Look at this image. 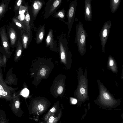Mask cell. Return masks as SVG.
Masks as SVG:
<instances>
[{
    "instance_id": "6da1fadb",
    "label": "cell",
    "mask_w": 123,
    "mask_h": 123,
    "mask_svg": "<svg viewBox=\"0 0 123 123\" xmlns=\"http://www.w3.org/2000/svg\"><path fill=\"white\" fill-rule=\"evenodd\" d=\"M87 36V31L84 29L83 24L79 21L76 26L75 43L79 51L82 56L86 51V40Z\"/></svg>"
},
{
    "instance_id": "7a4b0ae2",
    "label": "cell",
    "mask_w": 123,
    "mask_h": 123,
    "mask_svg": "<svg viewBox=\"0 0 123 123\" xmlns=\"http://www.w3.org/2000/svg\"><path fill=\"white\" fill-rule=\"evenodd\" d=\"M111 21L109 20L105 22L101 29L99 33L102 52H105V47L111 27Z\"/></svg>"
},
{
    "instance_id": "3957f363",
    "label": "cell",
    "mask_w": 123,
    "mask_h": 123,
    "mask_svg": "<svg viewBox=\"0 0 123 123\" xmlns=\"http://www.w3.org/2000/svg\"><path fill=\"white\" fill-rule=\"evenodd\" d=\"M13 90L12 87L5 83L2 78L0 77V98H4L11 101L12 98L11 92Z\"/></svg>"
},
{
    "instance_id": "277c9868",
    "label": "cell",
    "mask_w": 123,
    "mask_h": 123,
    "mask_svg": "<svg viewBox=\"0 0 123 123\" xmlns=\"http://www.w3.org/2000/svg\"><path fill=\"white\" fill-rule=\"evenodd\" d=\"M77 0L72 1L70 4L68 9L67 17L68 18V24L69 26L70 31L74 20L76 8L77 5Z\"/></svg>"
},
{
    "instance_id": "5b68a950",
    "label": "cell",
    "mask_w": 123,
    "mask_h": 123,
    "mask_svg": "<svg viewBox=\"0 0 123 123\" xmlns=\"http://www.w3.org/2000/svg\"><path fill=\"white\" fill-rule=\"evenodd\" d=\"M47 105L43 100H38L35 101L33 103L32 110L34 113L40 114L43 113L46 110Z\"/></svg>"
},
{
    "instance_id": "8992f818",
    "label": "cell",
    "mask_w": 123,
    "mask_h": 123,
    "mask_svg": "<svg viewBox=\"0 0 123 123\" xmlns=\"http://www.w3.org/2000/svg\"><path fill=\"white\" fill-rule=\"evenodd\" d=\"M92 0H85V3L84 18L86 21H91L92 17Z\"/></svg>"
},
{
    "instance_id": "52a82bcc",
    "label": "cell",
    "mask_w": 123,
    "mask_h": 123,
    "mask_svg": "<svg viewBox=\"0 0 123 123\" xmlns=\"http://www.w3.org/2000/svg\"><path fill=\"white\" fill-rule=\"evenodd\" d=\"M0 34L2 45L6 53H9V51L10 46L6 32L4 27L1 29L0 32Z\"/></svg>"
},
{
    "instance_id": "ba28073f",
    "label": "cell",
    "mask_w": 123,
    "mask_h": 123,
    "mask_svg": "<svg viewBox=\"0 0 123 123\" xmlns=\"http://www.w3.org/2000/svg\"><path fill=\"white\" fill-rule=\"evenodd\" d=\"M21 34L23 46L24 48L26 49L30 37V32L26 30H22Z\"/></svg>"
},
{
    "instance_id": "9c48e42d",
    "label": "cell",
    "mask_w": 123,
    "mask_h": 123,
    "mask_svg": "<svg viewBox=\"0 0 123 123\" xmlns=\"http://www.w3.org/2000/svg\"><path fill=\"white\" fill-rule=\"evenodd\" d=\"M45 27L44 25L39 30L36 36V40L37 44L42 41L45 33Z\"/></svg>"
},
{
    "instance_id": "30bf717a",
    "label": "cell",
    "mask_w": 123,
    "mask_h": 123,
    "mask_svg": "<svg viewBox=\"0 0 123 123\" xmlns=\"http://www.w3.org/2000/svg\"><path fill=\"white\" fill-rule=\"evenodd\" d=\"M121 2L120 0H111L110 5L111 12L115 13L117 10Z\"/></svg>"
},
{
    "instance_id": "8fae6325",
    "label": "cell",
    "mask_w": 123,
    "mask_h": 123,
    "mask_svg": "<svg viewBox=\"0 0 123 123\" xmlns=\"http://www.w3.org/2000/svg\"><path fill=\"white\" fill-rule=\"evenodd\" d=\"M42 3L38 1H35L33 5L32 13L33 16L35 17L42 6Z\"/></svg>"
},
{
    "instance_id": "7c38bea8",
    "label": "cell",
    "mask_w": 123,
    "mask_h": 123,
    "mask_svg": "<svg viewBox=\"0 0 123 123\" xmlns=\"http://www.w3.org/2000/svg\"><path fill=\"white\" fill-rule=\"evenodd\" d=\"M8 33L11 45H14L17 39V35L15 30L12 28H11L9 30Z\"/></svg>"
},
{
    "instance_id": "4fadbf2b",
    "label": "cell",
    "mask_w": 123,
    "mask_h": 123,
    "mask_svg": "<svg viewBox=\"0 0 123 123\" xmlns=\"http://www.w3.org/2000/svg\"><path fill=\"white\" fill-rule=\"evenodd\" d=\"M60 46L61 61L65 64H66L67 63L66 53L61 43H60Z\"/></svg>"
},
{
    "instance_id": "5bb4252c",
    "label": "cell",
    "mask_w": 123,
    "mask_h": 123,
    "mask_svg": "<svg viewBox=\"0 0 123 123\" xmlns=\"http://www.w3.org/2000/svg\"><path fill=\"white\" fill-rule=\"evenodd\" d=\"M61 114V112H60L57 117L55 116L54 114H52L47 121L46 123H56L60 119Z\"/></svg>"
},
{
    "instance_id": "9a60e30c",
    "label": "cell",
    "mask_w": 123,
    "mask_h": 123,
    "mask_svg": "<svg viewBox=\"0 0 123 123\" xmlns=\"http://www.w3.org/2000/svg\"><path fill=\"white\" fill-rule=\"evenodd\" d=\"M13 20L18 27L22 30H26L28 31L26 26L22 22L16 18L13 19Z\"/></svg>"
},
{
    "instance_id": "2e32d148",
    "label": "cell",
    "mask_w": 123,
    "mask_h": 123,
    "mask_svg": "<svg viewBox=\"0 0 123 123\" xmlns=\"http://www.w3.org/2000/svg\"><path fill=\"white\" fill-rule=\"evenodd\" d=\"M57 108V105H55L50 110L44 117V119L45 121H46L52 115L56 112Z\"/></svg>"
},
{
    "instance_id": "e0dca14e",
    "label": "cell",
    "mask_w": 123,
    "mask_h": 123,
    "mask_svg": "<svg viewBox=\"0 0 123 123\" xmlns=\"http://www.w3.org/2000/svg\"><path fill=\"white\" fill-rule=\"evenodd\" d=\"M53 36L52 31L50 30L47 36L46 39V43L47 46H51L53 44Z\"/></svg>"
},
{
    "instance_id": "ac0fdd59",
    "label": "cell",
    "mask_w": 123,
    "mask_h": 123,
    "mask_svg": "<svg viewBox=\"0 0 123 123\" xmlns=\"http://www.w3.org/2000/svg\"><path fill=\"white\" fill-rule=\"evenodd\" d=\"M102 93L101 94V97L103 100L104 102H106L108 104L110 103L109 102L111 103L112 100V99L108 93L106 92H104Z\"/></svg>"
},
{
    "instance_id": "d6986e66",
    "label": "cell",
    "mask_w": 123,
    "mask_h": 123,
    "mask_svg": "<svg viewBox=\"0 0 123 123\" xmlns=\"http://www.w3.org/2000/svg\"><path fill=\"white\" fill-rule=\"evenodd\" d=\"M20 102L18 98H15L12 105V109L14 111H17L19 110L20 107Z\"/></svg>"
},
{
    "instance_id": "ffe728a7",
    "label": "cell",
    "mask_w": 123,
    "mask_h": 123,
    "mask_svg": "<svg viewBox=\"0 0 123 123\" xmlns=\"http://www.w3.org/2000/svg\"><path fill=\"white\" fill-rule=\"evenodd\" d=\"M30 16L28 11L25 13V25L27 27L29 32L30 31Z\"/></svg>"
},
{
    "instance_id": "44dd1931",
    "label": "cell",
    "mask_w": 123,
    "mask_h": 123,
    "mask_svg": "<svg viewBox=\"0 0 123 123\" xmlns=\"http://www.w3.org/2000/svg\"><path fill=\"white\" fill-rule=\"evenodd\" d=\"M22 44L19 40H18L17 47L16 51V58L19 57L21 55L22 52Z\"/></svg>"
},
{
    "instance_id": "7402d4cb",
    "label": "cell",
    "mask_w": 123,
    "mask_h": 123,
    "mask_svg": "<svg viewBox=\"0 0 123 123\" xmlns=\"http://www.w3.org/2000/svg\"><path fill=\"white\" fill-rule=\"evenodd\" d=\"M61 0H56L54 2L53 6L50 8L49 11V13L53 11L59 5L61 2Z\"/></svg>"
},
{
    "instance_id": "603a6c76",
    "label": "cell",
    "mask_w": 123,
    "mask_h": 123,
    "mask_svg": "<svg viewBox=\"0 0 123 123\" xmlns=\"http://www.w3.org/2000/svg\"><path fill=\"white\" fill-rule=\"evenodd\" d=\"M28 11L27 7L21 5L19 7V14H24L25 12Z\"/></svg>"
},
{
    "instance_id": "cb8c5ba5",
    "label": "cell",
    "mask_w": 123,
    "mask_h": 123,
    "mask_svg": "<svg viewBox=\"0 0 123 123\" xmlns=\"http://www.w3.org/2000/svg\"><path fill=\"white\" fill-rule=\"evenodd\" d=\"M6 5L2 3L0 6V17L4 13L6 10Z\"/></svg>"
},
{
    "instance_id": "d4e9b609",
    "label": "cell",
    "mask_w": 123,
    "mask_h": 123,
    "mask_svg": "<svg viewBox=\"0 0 123 123\" xmlns=\"http://www.w3.org/2000/svg\"><path fill=\"white\" fill-rule=\"evenodd\" d=\"M29 93V90L26 88H25L22 91L21 94L23 97H26L28 96Z\"/></svg>"
},
{
    "instance_id": "484cf974",
    "label": "cell",
    "mask_w": 123,
    "mask_h": 123,
    "mask_svg": "<svg viewBox=\"0 0 123 123\" xmlns=\"http://www.w3.org/2000/svg\"><path fill=\"white\" fill-rule=\"evenodd\" d=\"M56 89L57 93L59 94H60L62 92L63 88L62 85H59L57 87Z\"/></svg>"
},
{
    "instance_id": "4316f807",
    "label": "cell",
    "mask_w": 123,
    "mask_h": 123,
    "mask_svg": "<svg viewBox=\"0 0 123 123\" xmlns=\"http://www.w3.org/2000/svg\"><path fill=\"white\" fill-rule=\"evenodd\" d=\"M25 15L24 14H19L18 17V20L25 25Z\"/></svg>"
},
{
    "instance_id": "83f0119b",
    "label": "cell",
    "mask_w": 123,
    "mask_h": 123,
    "mask_svg": "<svg viewBox=\"0 0 123 123\" xmlns=\"http://www.w3.org/2000/svg\"><path fill=\"white\" fill-rule=\"evenodd\" d=\"M22 2V0H19L18 1L14 7L15 10H18L19 9V7L21 5Z\"/></svg>"
},
{
    "instance_id": "f1b7e54d",
    "label": "cell",
    "mask_w": 123,
    "mask_h": 123,
    "mask_svg": "<svg viewBox=\"0 0 123 123\" xmlns=\"http://www.w3.org/2000/svg\"><path fill=\"white\" fill-rule=\"evenodd\" d=\"M79 90V92L81 94V95L84 94L86 93V88H85L84 87L82 86L80 87Z\"/></svg>"
},
{
    "instance_id": "f546056e",
    "label": "cell",
    "mask_w": 123,
    "mask_h": 123,
    "mask_svg": "<svg viewBox=\"0 0 123 123\" xmlns=\"http://www.w3.org/2000/svg\"><path fill=\"white\" fill-rule=\"evenodd\" d=\"M46 70L44 68H42L39 72L40 74L42 77L44 76L46 74Z\"/></svg>"
},
{
    "instance_id": "4dcf8cb0",
    "label": "cell",
    "mask_w": 123,
    "mask_h": 123,
    "mask_svg": "<svg viewBox=\"0 0 123 123\" xmlns=\"http://www.w3.org/2000/svg\"><path fill=\"white\" fill-rule=\"evenodd\" d=\"M65 16V14L64 11H62V10L61 11L59 12H58L57 14V16L61 18H64Z\"/></svg>"
},
{
    "instance_id": "1f68e13d",
    "label": "cell",
    "mask_w": 123,
    "mask_h": 123,
    "mask_svg": "<svg viewBox=\"0 0 123 123\" xmlns=\"http://www.w3.org/2000/svg\"><path fill=\"white\" fill-rule=\"evenodd\" d=\"M70 100L71 103L72 104H75L77 103V100L75 98H70Z\"/></svg>"
},
{
    "instance_id": "d6a6232c",
    "label": "cell",
    "mask_w": 123,
    "mask_h": 123,
    "mask_svg": "<svg viewBox=\"0 0 123 123\" xmlns=\"http://www.w3.org/2000/svg\"><path fill=\"white\" fill-rule=\"evenodd\" d=\"M110 60L109 61V65L111 67H112L114 64V62L113 59L111 57H110Z\"/></svg>"
},
{
    "instance_id": "836d02e7",
    "label": "cell",
    "mask_w": 123,
    "mask_h": 123,
    "mask_svg": "<svg viewBox=\"0 0 123 123\" xmlns=\"http://www.w3.org/2000/svg\"><path fill=\"white\" fill-rule=\"evenodd\" d=\"M0 123H7L6 120L1 116H0Z\"/></svg>"
}]
</instances>
